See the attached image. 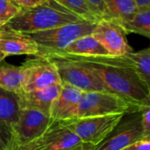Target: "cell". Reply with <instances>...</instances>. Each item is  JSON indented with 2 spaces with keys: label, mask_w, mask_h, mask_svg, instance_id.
Here are the masks:
<instances>
[{
  "label": "cell",
  "mask_w": 150,
  "mask_h": 150,
  "mask_svg": "<svg viewBox=\"0 0 150 150\" xmlns=\"http://www.w3.org/2000/svg\"><path fill=\"white\" fill-rule=\"evenodd\" d=\"M49 114L32 109H21L17 122L11 128L14 147L23 146L39 137L48 127Z\"/></svg>",
  "instance_id": "cell-9"
},
{
  "label": "cell",
  "mask_w": 150,
  "mask_h": 150,
  "mask_svg": "<svg viewBox=\"0 0 150 150\" xmlns=\"http://www.w3.org/2000/svg\"><path fill=\"white\" fill-rule=\"evenodd\" d=\"M44 57L55 64L62 83L72 86L82 92L109 91L102 82L83 64L61 55Z\"/></svg>",
  "instance_id": "cell-6"
},
{
  "label": "cell",
  "mask_w": 150,
  "mask_h": 150,
  "mask_svg": "<svg viewBox=\"0 0 150 150\" xmlns=\"http://www.w3.org/2000/svg\"><path fill=\"white\" fill-rule=\"evenodd\" d=\"M55 54H66L80 56L110 55L106 49L93 37L92 34L78 38L74 42H72L64 51Z\"/></svg>",
  "instance_id": "cell-16"
},
{
  "label": "cell",
  "mask_w": 150,
  "mask_h": 150,
  "mask_svg": "<svg viewBox=\"0 0 150 150\" xmlns=\"http://www.w3.org/2000/svg\"><path fill=\"white\" fill-rule=\"evenodd\" d=\"M49 0H13L20 9H30L47 3Z\"/></svg>",
  "instance_id": "cell-25"
},
{
  "label": "cell",
  "mask_w": 150,
  "mask_h": 150,
  "mask_svg": "<svg viewBox=\"0 0 150 150\" xmlns=\"http://www.w3.org/2000/svg\"><path fill=\"white\" fill-rule=\"evenodd\" d=\"M62 89V83H57L45 88L29 91L20 92V109H32L49 114L51 106Z\"/></svg>",
  "instance_id": "cell-13"
},
{
  "label": "cell",
  "mask_w": 150,
  "mask_h": 150,
  "mask_svg": "<svg viewBox=\"0 0 150 150\" xmlns=\"http://www.w3.org/2000/svg\"><path fill=\"white\" fill-rule=\"evenodd\" d=\"M10 1H11V2H13V0H10ZM14 3V2H13Z\"/></svg>",
  "instance_id": "cell-32"
},
{
  "label": "cell",
  "mask_w": 150,
  "mask_h": 150,
  "mask_svg": "<svg viewBox=\"0 0 150 150\" xmlns=\"http://www.w3.org/2000/svg\"><path fill=\"white\" fill-rule=\"evenodd\" d=\"M22 66L24 69L23 92L40 90L54 83H62L55 64L46 57L28 59L22 63Z\"/></svg>",
  "instance_id": "cell-8"
},
{
  "label": "cell",
  "mask_w": 150,
  "mask_h": 150,
  "mask_svg": "<svg viewBox=\"0 0 150 150\" xmlns=\"http://www.w3.org/2000/svg\"><path fill=\"white\" fill-rule=\"evenodd\" d=\"M126 33H136L150 38V9L138 10L134 16L121 23Z\"/></svg>",
  "instance_id": "cell-18"
},
{
  "label": "cell",
  "mask_w": 150,
  "mask_h": 150,
  "mask_svg": "<svg viewBox=\"0 0 150 150\" xmlns=\"http://www.w3.org/2000/svg\"><path fill=\"white\" fill-rule=\"evenodd\" d=\"M91 10L101 19L110 18L105 0H84Z\"/></svg>",
  "instance_id": "cell-24"
},
{
  "label": "cell",
  "mask_w": 150,
  "mask_h": 150,
  "mask_svg": "<svg viewBox=\"0 0 150 150\" xmlns=\"http://www.w3.org/2000/svg\"><path fill=\"white\" fill-rule=\"evenodd\" d=\"M83 92L62 83V89L54 101L49 116L53 120H68L76 117V108Z\"/></svg>",
  "instance_id": "cell-14"
},
{
  "label": "cell",
  "mask_w": 150,
  "mask_h": 150,
  "mask_svg": "<svg viewBox=\"0 0 150 150\" xmlns=\"http://www.w3.org/2000/svg\"><path fill=\"white\" fill-rule=\"evenodd\" d=\"M97 146L91 145V144H85V143H82L81 145H79L78 147L73 149L71 150H95Z\"/></svg>",
  "instance_id": "cell-29"
},
{
  "label": "cell",
  "mask_w": 150,
  "mask_h": 150,
  "mask_svg": "<svg viewBox=\"0 0 150 150\" xmlns=\"http://www.w3.org/2000/svg\"><path fill=\"white\" fill-rule=\"evenodd\" d=\"M0 51L6 56L20 54L40 56L37 45L29 35L12 29L7 24L0 28Z\"/></svg>",
  "instance_id": "cell-12"
},
{
  "label": "cell",
  "mask_w": 150,
  "mask_h": 150,
  "mask_svg": "<svg viewBox=\"0 0 150 150\" xmlns=\"http://www.w3.org/2000/svg\"><path fill=\"white\" fill-rule=\"evenodd\" d=\"M110 18L120 24L130 19L138 11L134 0H105Z\"/></svg>",
  "instance_id": "cell-19"
},
{
  "label": "cell",
  "mask_w": 150,
  "mask_h": 150,
  "mask_svg": "<svg viewBox=\"0 0 150 150\" xmlns=\"http://www.w3.org/2000/svg\"><path fill=\"white\" fill-rule=\"evenodd\" d=\"M144 109L147 108L133 104L110 91L83 92L78 103L75 118L120 113L132 114L141 112Z\"/></svg>",
  "instance_id": "cell-3"
},
{
  "label": "cell",
  "mask_w": 150,
  "mask_h": 150,
  "mask_svg": "<svg viewBox=\"0 0 150 150\" xmlns=\"http://www.w3.org/2000/svg\"><path fill=\"white\" fill-rule=\"evenodd\" d=\"M47 55H61L83 64L102 82L110 92L142 107H150V88L136 74L134 65L127 54L80 56L51 54Z\"/></svg>",
  "instance_id": "cell-1"
},
{
  "label": "cell",
  "mask_w": 150,
  "mask_h": 150,
  "mask_svg": "<svg viewBox=\"0 0 150 150\" xmlns=\"http://www.w3.org/2000/svg\"><path fill=\"white\" fill-rule=\"evenodd\" d=\"M133 62L134 70L144 83L150 88V48L147 47L137 52L126 54Z\"/></svg>",
  "instance_id": "cell-20"
},
{
  "label": "cell",
  "mask_w": 150,
  "mask_h": 150,
  "mask_svg": "<svg viewBox=\"0 0 150 150\" xmlns=\"http://www.w3.org/2000/svg\"><path fill=\"white\" fill-rule=\"evenodd\" d=\"M138 10L150 9V0H134Z\"/></svg>",
  "instance_id": "cell-28"
},
{
  "label": "cell",
  "mask_w": 150,
  "mask_h": 150,
  "mask_svg": "<svg viewBox=\"0 0 150 150\" xmlns=\"http://www.w3.org/2000/svg\"><path fill=\"white\" fill-rule=\"evenodd\" d=\"M127 114H110L62 120L64 125L85 144L98 146Z\"/></svg>",
  "instance_id": "cell-5"
},
{
  "label": "cell",
  "mask_w": 150,
  "mask_h": 150,
  "mask_svg": "<svg viewBox=\"0 0 150 150\" xmlns=\"http://www.w3.org/2000/svg\"><path fill=\"white\" fill-rule=\"evenodd\" d=\"M20 8L10 0H0V21L4 25L13 18L19 11Z\"/></svg>",
  "instance_id": "cell-22"
},
{
  "label": "cell",
  "mask_w": 150,
  "mask_h": 150,
  "mask_svg": "<svg viewBox=\"0 0 150 150\" xmlns=\"http://www.w3.org/2000/svg\"><path fill=\"white\" fill-rule=\"evenodd\" d=\"M93 37L106 49L110 55L121 56L133 52L121 24L113 18H101L96 23Z\"/></svg>",
  "instance_id": "cell-10"
},
{
  "label": "cell",
  "mask_w": 150,
  "mask_h": 150,
  "mask_svg": "<svg viewBox=\"0 0 150 150\" xmlns=\"http://www.w3.org/2000/svg\"><path fill=\"white\" fill-rule=\"evenodd\" d=\"M84 21L54 0L30 8L21 9L7 25L23 33L46 31L62 25Z\"/></svg>",
  "instance_id": "cell-2"
},
{
  "label": "cell",
  "mask_w": 150,
  "mask_h": 150,
  "mask_svg": "<svg viewBox=\"0 0 150 150\" xmlns=\"http://www.w3.org/2000/svg\"><path fill=\"white\" fill-rule=\"evenodd\" d=\"M14 141L10 128L0 124V150H12Z\"/></svg>",
  "instance_id": "cell-23"
},
{
  "label": "cell",
  "mask_w": 150,
  "mask_h": 150,
  "mask_svg": "<svg viewBox=\"0 0 150 150\" xmlns=\"http://www.w3.org/2000/svg\"><path fill=\"white\" fill-rule=\"evenodd\" d=\"M123 150H150V137L139 140Z\"/></svg>",
  "instance_id": "cell-27"
},
{
  "label": "cell",
  "mask_w": 150,
  "mask_h": 150,
  "mask_svg": "<svg viewBox=\"0 0 150 150\" xmlns=\"http://www.w3.org/2000/svg\"><path fill=\"white\" fill-rule=\"evenodd\" d=\"M95 150H123L139 140L146 138L142 126L141 112L128 114Z\"/></svg>",
  "instance_id": "cell-11"
},
{
  "label": "cell",
  "mask_w": 150,
  "mask_h": 150,
  "mask_svg": "<svg viewBox=\"0 0 150 150\" xmlns=\"http://www.w3.org/2000/svg\"><path fill=\"white\" fill-rule=\"evenodd\" d=\"M56 3L72 11L83 20L90 23H97L100 18L91 10L84 0H54Z\"/></svg>",
  "instance_id": "cell-21"
},
{
  "label": "cell",
  "mask_w": 150,
  "mask_h": 150,
  "mask_svg": "<svg viewBox=\"0 0 150 150\" xmlns=\"http://www.w3.org/2000/svg\"><path fill=\"white\" fill-rule=\"evenodd\" d=\"M20 110L18 94L0 88V124L11 131L18 119Z\"/></svg>",
  "instance_id": "cell-15"
},
{
  "label": "cell",
  "mask_w": 150,
  "mask_h": 150,
  "mask_svg": "<svg viewBox=\"0 0 150 150\" xmlns=\"http://www.w3.org/2000/svg\"><path fill=\"white\" fill-rule=\"evenodd\" d=\"M96 23L82 21L53 29L26 33L37 45L40 56L61 53L80 37L92 34Z\"/></svg>",
  "instance_id": "cell-4"
},
{
  "label": "cell",
  "mask_w": 150,
  "mask_h": 150,
  "mask_svg": "<svg viewBox=\"0 0 150 150\" xmlns=\"http://www.w3.org/2000/svg\"><path fill=\"white\" fill-rule=\"evenodd\" d=\"M141 117L144 135L146 137H150V108H147L142 111Z\"/></svg>",
  "instance_id": "cell-26"
},
{
  "label": "cell",
  "mask_w": 150,
  "mask_h": 150,
  "mask_svg": "<svg viewBox=\"0 0 150 150\" xmlns=\"http://www.w3.org/2000/svg\"><path fill=\"white\" fill-rule=\"evenodd\" d=\"M83 142L62 120H51L45 131L33 141L12 150H71Z\"/></svg>",
  "instance_id": "cell-7"
},
{
  "label": "cell",
  "mask_w": 150,
  "mask_h": 150,
  "mask_svg": "<svg viewBox=\"0 0 150 150\" xmlns=\"http://www.w3.org/2000/svg\"><path fill=\"white\" fill-rule=\"evenodd\" d=\"M4 25V24L3 22H1V21H0V28H1V27H2V26Z\"/></svg>",
  "instance_id": "cell-31"
},
{
  "label": "cell",
  "mask_w": 150,
  "mask_h": 150,
  "mask_svg": "<svg viewBox=\"0 0 150 150\" xmlns=\"http://www.w3.org/2000/svg\"><path fill=\"white\" fill-rule=\"evenodd\" d=\"M24 80L23 66H14L4 61L0 62V88L20 93Z\"/></svg>",
  "instance_id": "cell-17"
},
{
  "label": "cell",
  "mask_w": 150,
  "mask_h": 150,
  "mask_svg": "<svg viewBox=\"0 0 150 150\" xmlns=\"http://www.w3.org/2000/svg\"><path fill=\"white\" fill-rule=\"evenodd\" d=\"M5 57H7L4 53H2L1 51H0V62H2V61H4V59H5Z\"/></svg>",
  "instance_id": "cell-30"
}]
</instances>
